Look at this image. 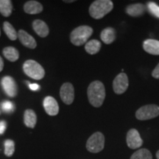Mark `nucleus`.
Listing matches in <instances>:
<instances>
[{
    "label": "nucleus",
    "mask_w": 159,
    "mask_h": 159,
    "mask_svg": "<svg viewBox=\"0 0 159 159\" xmlns=\"http://www.w3.org/2000/svg\"><path fill=\"white\" fill-rule=\"evenodd\" d=\"M74 0H72V1H64V2H69V3H71V2H74Z\"/></svg>",
    "instance_id": "32"
},
{
    "label": "nucleus",
    "mask_w": 159,
    "mask_h": 159,
    "mask_svg": "<svg viewBox=\"0 0 159 159\" xmlns=\"http://www.w3.org/2000/svg\"><path fill=\"white\" fill-rule=\"evenodd\" d=\"M4 68V62H3V60L1 56H0V72L2 71V69Z\"/></svg>",
    "instance_id": "30"
},
{
    "label": "nucleus",
    "mask_w": 159,
    "mask_h": 159,
    "mask_svg": "<svg viewBox=\"0 0 159 159\" xmlns=\"http://www.w3.org/2000/svg\"><path fill=\"white\" fill-rule=\"evenodd\" d=\"M0 35H1V32H0Z\"/></svg>",
    "instance_id": "33"
},
{
    "label": "nucleus",
    "mask_w": 159,
    "mask_h": 159,
    "mask_svg": "<svg viewBox=\"0 0 159 159\" xmlns=\"http://www.w3.org/2000/svg\"><path fill=\"white\" fill-rule=\"evenodd\" d=\"M33 30L40 37L45 38L49 35V30L48 26L43 21L36 19L33 22Z\"/></svg>",
    "instance_id": "15"
},
{
    "label": "nucleus",
    "mask_w": 159,
    "mask_h": 159,
    "mask_svg": "<svg viewBox=\"0 0 159 159\" xmlns=\"http://www.w3.org/2000/svg\"><path fill=\"white\" fill-rule=\"evenodd\" d=\"M147 9L151 15L159 19V6L157 5L156 3L152 2H148L147 5Z\"/></svg>",
    "instance_id": "25"
},
{
    "label": "nucleus",
    "mask_w": 159,
    "mask_h": 159,
    "mask_svg": "<svg viewBox=\"0 0 159 159\" xmlns=\"http://www.w3.org/2000/svg\"><path fill=\"white\" fill-rule=\"evenodd\" d=\"M156 158L157 159H159V150L156 152Z\"/></svg>",
    "instance_id": "31"
},
{
    "label": "nucleus",
    "mask_w": 159,
    "mask_h": 159,
    "mask_svg": "<svg viewBox=\"0 0 159 159\" xmlns=\"http://www.w3.org/2000/svg\"><path fill=\"white\" fill-rule=\"evenodd\" d=\"M130 159H152V156L148 149H140L132 155Z\"/></svg>",
    "instance_id": "23"
},
{
    "label": "nucleus",
    "mask_w": 159,
    "mask_h": 159,
    "mask_svg": "<svg viewBox=\"0 0 159 159\" xmlns=\"http://www.w3.org/2000/svg\"><path fill=\"white\" fill-rule=\"evenodd\" d=\"M2 86L5 94L10 97H15L17 94V84L11 76H5L2 79Z\"/></svg>",
    "instance_id": "10"
},
{
    "label": "nucleus",
    "mask_w": 159,
    "mask_h": 159,
    "mask_svg": "<svg viewBox=\"0 0 159 159\" xmlns=\"http://www.w3.org/2000/svg\"><path fill=\"white\" fill-rule=\"evenodd\" d=\"M93 34V29L86 25L79 26L71 33L70 41L75 46H82L88 42Z\"/></svg>",
    "instance_id": "3"
},
{
    "label": "nucleus",
    "mask_w": 159,
    "mask_h": 159,
    "mask_svg": "<svg viewBox=\"0 0 159 159\" xmlns=\"http://www.w3.org/2000/svg\"><path fill=\"white\" fill-rule=\"evenodd\" d=\"M105 147V136L102 133L96 132L89 137L86 143V149L92 153L101 152Z\"/></svg>",
    "instance_id": "5"
},
{
    "label": "nucleus",
    "mask_w": 159,
    "mask_h": 159,
    "mask_svg": "<svg viewBox=\"0 0 159 159\" xmlns=\"http://www.w3.org/2000/svg\"><path fill=\"white\" fill-rule=\"evenodd\" d=\"M3 55L5 58L11 62H15L19 57V51L13 47H7L3 49Z\"/></svg>",
    "instance_id": "20"
},
{
    "label": "nucleus",
    "mask_w": 159,
    "mask_h": 159,
    "mask_svg": "<svg viewBox=\"0 0 159 159\" xmlns=\"http://www.w3.org/2000/svg\"><path fill=\"white\" fill-rule=\"evenodd\" d=\"M13 11L12 2L10 0H0V13L5 17L11 15Z\"/></svg>",
    "instance_id": "21"
},
{
    "label": "nucleus",
    "mask_w": 159,
    "mask_h": 159,
    "mask_svg": "<svg viewBox=\"0 0 159 159\" xmlns=\"http://www.w3.org/2000/svg\"><path fill=\"white\" fill-rule=\"evenodd\" d=\"M100 38L105 44H111L116 39V31L112 27H107L101 32Z\"/></svg>",
    "instance_id": "17"
},
{
    "label": "nucleus",
    "mask_w": 159,
    "mask_h": 159,
    "mask_svg": "<svg viewBox=\"0 0 159 159\" xmlns=\"http://www.w3.org/2000/svg\"><path fill=\"white\" fill-rule=\"evenodd\" d=\"M18 38L21 43L27 48L35 49L36 47L37 43L34 38L23 30H20L18 32Z\"/></svg>",
    "instance_id": "12"
},
{
    "label": "nucleus",
    "mask_w": 159,
    "mask_h": 159,
    "mask_svg": "<svg viewBox=\"0 0 159 159\" xmlns=\"http://www.w3.org/2000/svg\"><path fill=\"white\" fill-rule=\"evenodd\" d=\"M129 85L128 77L125 73H120L113 82V89L116 94H122L127 91Z\"/></svg>",
    "instance_id": "7"
},
{
    "label": "nucleus",
    "mask_w": 159,
    "mask_h": 159,
    "mask_svg": "<svg viewBox=\"0 0 159 159\" xmlns=\"http://www.w3.org/2000/svg\"><path fill=\"white\" fill-rule=\"evenodd\" d=\"M2 108L5 112L11 113L14 110V105H13V102H10V101H5L2 104Z\"/></svg>",
    "instance_id": "26"
},
{
    "label": "nucleus",
    "mask_w": 159,
    "mask_h": 159,
    "mask_svg": "<svg viewBox=\"0 0 159 159\" xmlns=\"http://www.w3.org/2000/svg\"><path fill=\"white\" fill-rule=\"evenodd\" d=\"M7 128V124L5 121H0V134H3L6 130Z\"/></svg>",
    "instance_id": "28"
},
{
    "label": "nucleus",
    "mask_w": 159,
    "mask_h": 159,
    "mask_svg": "<svg viewBox=\"0 0 159 159\" xmlns=\"http://www.w3.org/2000/svg\"><path fill=\"white\" fill-rule=\"evenodd\" d=\"M29 87L30 89L33 91H38L40 89V86L38 84H36V83H33V84H31L30 83L29 85Z\"/></svg>",
    "instance_id": "29"
},
{
    "label": "nucleus",
    "mask_w": 159,
    "mask_h": 159,
    "mask_svg": "<svg viewBox=\"0 0 159 159\" xmlns=\"http://www.w3.org/2000/svg\"><path fill=\"white\" fill-rule=\"evenodd\" d=\"M5 145V154L6 156L11 157L15 152V143L11 139H7L4 143Z\"/></svg>",
    "instance_id": "24"
},
{
    "label": "nucleus",
    "mask_w": 159,
    "mask_h": 159,
    "mask_svg": "<svg viewBox=\"0 0 159 159\" xmlns=\"http://www.w3.org/2000/svg\"><path fill=\"white\" fill-rule=\"evenodd\" d=\"M23 71L27 76L37 80L43 78L45 75V71L43 67L33 60L25 61L23 65Z\"/></svg>",
    "instance_id": "4"
},
{
    "label": "nucleus",
    "mask_w": 159,
    "mask_h": 159,
    "mask_svg": "<svg viewBox=\"0 0 159 159\" xmlns=\"http://www.w3.org/2000/svg\"><path fill=\"white\" fill-rule=\"evenodd\" d=\"M24 122L27 128H34L37 122V116L34 111L27 109L24 114Z\"/></svg>",
    "instance_id": "18"
},
{
    "label": "nucleus",
    "mask_w": 159,
    "mask_h": 159,
    "mask_svg": "<svg viewBox=\"0 0 159 159\" xmlns=\"http://www.w3.org/2000/svg\"><path fill=\"white\" fill-rule=\"evenodd\" d=\"M146 10L147 7L143 4H132L126 7V13L130 16L138 17L144 14Z\"/></svg>",
    "instance_id": "13"
},
{
    "label": "nucleus",
    "mask_w": 159,
    "mask_h": 159,
    "mask_svg": "<svg viewBox=\"0 0 159 159\" xmlns=\"http://www.w3.org/2000/svg\"><path fill=\"white\" fill-rule=\"evenodd\" d=\"M24 11L28 14H38L43 11V6L37 1H28L24 5Z\"/></svg>",
    "instance_id": "16"
},
{
    "label": "nucleus",
    "mask_w": 159,
    "mask_h": 159,
    "mask_svg": "<svg viewBox=\"0 0 159 159\" xmlns=\"http://www.w3.org/2000/svg\"><path fill=\"white\" fill-rule=\"evenodd\" d=\"M43 108L47 114L49 116H56L59 112L58 103L54 97H47L43 99Z\"/></svg>",
    "instance_id": "11"
},
{
    "label": "nucleus",
    "mask_w": 159,
    "mask_h": 159,
    "mask_svg": "<svg viewBox=\"0 0 159 159\" xmlns=\"http://www.w3.org/2000/svg\"><path fill=\"white\" fill-rule=\"evenodd\" d=\"M143 48L149 54L159 55V41L155 39H147L143 43Z\"/></svg>",
    "instance_id": "14"
},
{
    "label": "nucleus",
    "mask_w": 159,
    "mask_h": 159,
    "mask_svg": "<svg viewBox=\"0 0 159 159\" xmlns=\"http://www.w3.org/2000/svg\"><path fill=\"white\" fill-rule=\"evenodd\" d=\"M114 4L110 0H97L91 4L89 13L95 19H100L113 10Z\"/></svg>",
    "instance_id": "2"
},
{
    "label": "nucleus",
    "mask_w": 159,
    "mask_h": 159,
    "mask_svg": "<svg viewBox=\"0 0 159 159\" xmlns=\"http://www.w3.org/2000/svg\"><path fill=\"white\" fill-rule=\"evenodd\" d=\"M87 94L91 105L99 108L102 105L105 98V89L102 82L94 81L89 85Z\"/></svg>",
    "instance_id": "1"
},
{
    "label": "nucleus",
    "mask_w": 159,
    "mask_h": 159,
    "mask_svg": "<svg viewBox=\"0 0 159 159\" xmlns=\"http://www.w3.org/2000/svg\"><path fill=\"white\" fill-rule=\"evenodd\" d=\"M152 76L156 79L159 80V63L156 66V68L154 69V70L152 72Z\"/></svg>",
    "instance_id": "27"
},
{
    "label": "nucleus",
    "mask_w": 159,
    "mask_h": 159,
    "mask_svg": "<svg viewBox=\"0 0 159 159\" xmlns=\"http://www.w3.org/2000/svg\"><path fill=\"white\" fill-rule=\"evenodd\" d=\"M101 43L97 40H91L85 43V49L87 53L90 55H95L98 53L101 49Z\"/></svg>",
    "instance_id": "19"
},
{
    "label": "nucleus",
    "mask_w": 159,
    "mask_h": 159,
    "mask_svg": "<svg viewBox=\"0 0 159 159\" xmlns=\"http://www.w3.org/2000/svg\"><path fill=\"white\" fill-rule=\"evenodd\" d=\"M159 116V107L158 105L151 104L141 107L136 112L137 119L141 121L149 120Z\"/></svg>",
    "instance_id": "6"
},
{
    "label": "nucleus",
    "mask_w": 159,
    "mask_h": 159,
    "mask_svg": "<svg viewBox=\"0 0 159 159\" xmlns=\"http://www.w3.org/2000/svg\"><path fill=\"white\" fill-rule=\"evenodd\" d=\"M126 142L128 148L133 150H136L142 147L143 140L141 138L139 131L136 129H130L127 134Z\"/></svg>",
    "instance_id": "9"
},
{
    "label": "nucleus",
    "mask_w": 159,
    "mask_h": 159,
    "mask_svg": "<svg viewBox=\"0 0 159 159\" xmlns=\"http://www.w3.org/2000/svg\"><path fill=\"white\" fill-rule=\"evenodd\" d=\"M60 96L65 104L71 105L75 99V89L70 83H63L60 89Z\"/></svg>",
    "instance_id": "8"
},
{
    "label": "nucleus",
    "mask_w": 159,
    "mask_h": 159,
    "mask_svg": "<svg viewBox=\"0 0 159 159\" xmlns=\"http://www.w3.org/2000/svg\"><path fill=\"white\" fill-rule=\"evenodd\" d=\"M3 30L5 34L8 37V39L11 41H15L18 37V33L16 31L14 27L10 24L8 21H5L3 23Z\"/></svg>",
    "instance_id": "22"
}]
</instances>
